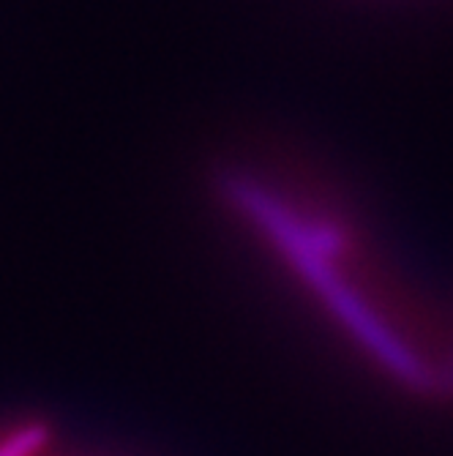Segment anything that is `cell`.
<instances>
[{"label":"cell","mask_w":453,"mask_h":456,"mask_svg":"<svg viewBox=\"0 0 453 456\" xmlns=\"http://www.w3.org/2000/svg\"><path fill=\"white\" fill-rule=\"evenodd\" d=\"M41 445H44V443H41ZM41 445H38V448H41ZM38 448H36V451H38ZM36 451H30V453H28V456H36Z\"/></svg>","instance_id":"obj_1"}]
</instances>
